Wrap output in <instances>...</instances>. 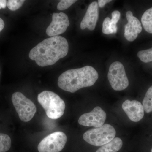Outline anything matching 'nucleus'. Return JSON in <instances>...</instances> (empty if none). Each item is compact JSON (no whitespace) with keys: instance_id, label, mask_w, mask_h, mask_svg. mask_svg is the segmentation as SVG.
Wrapping results in <instances>:
<instances>
[{"instance_id":"f257e3e1","label":"nucleus","mask_w":152,"mask_h":152,"mask_svg":"<svg viewBox=\"0 0 152 152\" xmlns=\"http://www.w3.org/2000/svg\"><path fill=\"white\" fill-rule=\"evenodd\" d=\"M69 51V44L66 38L58 36L45 39L33 48L29 57L41 67L54 64L64 58Z\"/></svg>"},{"instance_id":"f03ea898","label":"nucleus","mask_w":152,"mask_h":152,"mask_svg":"<svg viewBox=\"0 0 152 152\" xmlns=\"http://www.w3.org/2000/svg\"><path fill=\"white\" fill-rule=\"evenodd\" d=\"M98 78L99 74L94 68L86 66L64 72L58 79V85L61 89L74 93L82 88L92 86Z\"/></svg>"},{"instance_id":"7ed1b4c3","label":"nucleus","mask_w":152,"mask_h":152,"mask_svg":"<svg viewBox=\"0 0 152 152\" xmlns=\"http://www.w3.org/2000/svg\"><path fill=\"white\" fill-rule=\"evenodd\" d=\"M37 99L39 103L50 118L58 119L64 115L65 103L56 93L51 91H44L38 95Z\"/></svg>"},{"instance_id":"20e7f679","label":"nucleus","mask_w":152,"mask_h":152,"mask_svg":"<svg viewBox=\"0 0 152 152\" xmlns=\"http://www.w3.org/2000/svg\"><path fill=\"white\" fill-rule=\"evenodd\" d=\"M116 131L111 125L105 124L99 128L86 131L83 138L85 141L95 146H102L115 138Z\"/></svg>"},{"instance_id":"39448f33","label":"nucleus","mask_w":152,"mask_h":152,"mask_svg":"<svg viewBox=\"0 0 152 152\" xmlns=\"http://www.w3.org/2000/svg\"><path fill=\"white\" fill-rule=\"evenodd\" d=\"M11 100L21 121L28 122L33 118L37 112V108L32 101L20 92L13 93Z\"/></svg>"},{"instance_id":"423d86ee","label":"nucleus","mask_w":152,"mask_h":152,"mask_svg":"<svg viewBox=\"0 0 152 152\" xmlns=\"http://www.w3.org/2000/svg\"><path fill=\"white\" fill-rule=\"evenodd\" d=\"M108 79L112 88L115 91H123L129 86V80L124 67L120 62L112 63L109 68Z\"/></svg>"},{"instance_id":"0eeeda50","label":"nucleus","mask_w":152,"mask_h":152,"mask_svg":"<svg viewBox=\"0 0 152 152\" xmlns=\"http://www.w3.org/2000/svg\"><path fill=\"white\" fill-rule=\"evenodd\" d=\"M67 137L64 133L56 132L43 139L38 146L39 152H60L64 148Z\"/></svg>"},{"instance_id":"6e6552de","label":"nucleus","mask_w":152,"mask_h":152,"mask_svg":"<svg viewBox=\"0 0 152 152\" xmlns=\"http://www.w3.org/2000/svg\"><path fill=\"white\" fill-rule=\"evenodd\" d=\"M107 115L104 111L97 106L89 113L82 115L78 120L80 125L84 126L99 128L104 124Z\"/></svg>"},{"instance_id":"1a4fd4ad","label":"nucleus","mask_w":152,"mask_h":152,"mask_svg":"<svg viewBox=\"0 0 152 152\" xmlns=\"http://www.w3.org/2000/svg\"><path fill=\"white\" fill-rule=\"evenodd\" d=\"M69 25V18L66 14L54 13L52 21L46 29L47 35L53 37L61 34L66 31Z\"/></svg>"},{"instance_id":"9d476101","label":"nucleus","mask_w":152,"mask_h":152,"mask_svg":"<svg viewBox=\"0 0 152 152\" xmlns=\"http://www.w3.org/2000/svg\"><path fill=\"white\" fill-rule=\"evenodd\" d=\"M122 107L132 121L137 122L143 118L145 111L142 104L139 101L126 100L123 103Z\"/></svg>"},{"instance_id":"9b49d317","label":"nucleus","mask_w":152,"mask_h":152,"mask_svg":"<svg viewBox=\"0 0 152 152\" xmlns=\"http://www.w3.org/2000/svg\"><path fill=\"white\" fill-rule=\"evenodd\" d=\"M128 23L125 26L124 36L129 42H133L137 37L138 34L141 32V23L138 19L133 16L132 12L128 11L126 14Z\"/></svg>"},{"instance_id":"f8f14e48","label":"nucleus","mask_w":152,"mask_h":152,"mask_svg":"<svg viewBox=\"0 0 152 152\" xmlns=\"http://www.w3.org/2000/svg\"><path fill=\"white\" fill-rule=\"evenodd\" d=\"M99 7L97 2L94 1L90 4L87 9L83 18L81 22L80 28H87L90 31L94 30L99 18Z\"/></svg>"},{"instance_id":"ddd939ff","label":"nucleus","mask_w":152,"mask_h":152,"mask_svg":"<svg viewBox=\"0 0 152 152\" xmlns=\"http://www.w3.org/2000/svg\"><path fill=\"white\" fill-rule=\"evenodd\" d=\"M122 146L121 139L116 137L107 143L102 146L96 152H117L121 150Z\"/></svg>"},{"instance_id":"4468645a","label":"nucleus","mask_w":152,"mask_h":152,"mask_svg":"<svg viewBox=\"0 0 152 152\" xmlns=\"http://www.w3.org/2000/svg\"><path fill=\"white\" fill-rule=\"evenodd\" d=\"M141 22L144 29L152 34V7L147 10L142 17Z\"/></svg>"},{"instance_id":"2eb2a0df","label":"nucleus","mask_w":152,"mask_h":152,"mask_svg":"<svg viewBox=\"0 0 152 152\" xmlns=\"http://www.w3.org/2000/svg\"><path fill=\"white\" fill-rule=\"evenodd\" d=\"M116 24L109 17H107L103 23L102 32L107 35L116 33L118 29Z\"/></svg>"},{"instance_id":"dca6fc26","label":"nucleus","mask_w":152,"mask_h":152,"mask_svg":"<svg viewBox=\"0 0 152 152\" xmlns=\"http://www.w3.org/2000/svg\"><path fill=\"white\" fill-rule=\"evenodd\" d=\"M12 146V139L8 134L0 132V152H7Z\"/></svg>"},{"instance_id":"f3484780","label":"nucleus","mask_w":152,"mask_h":152,"mask_svg":"<svg viewBox=\"0 0 152 152\" xmlns=\"http://www.w3.org/2000/svg\"><path fill=\"white\" fill-rule=\"evenodd\" d=\"M142 104L147 113L152 112V86L147 91Z\"/></svg>"},{"instance_id":"a211bd4d","label":"nucleus","mask_w":152,"mask_h":152,"mask_svg":"<svg viewBox=\"0 0 152 152\" xmlns=\"http://www.w3.org/2000/svg\"><path fill=\"white\" fill-rule=\"evenodd\" d=\"M137 56L143 62L148 63L152 62V48L140 51L137 53Z\"/></svg>"},{"instance_id":"6ab92c4d","label":"nucleus","mask_w":152,"mask_h":152,"mask_svg":"<svg viewBox=\"0 0 152 152\" xmlns=\"http://www.w3.org/2000/svg\"><path fill=\"white\" fill-rule=\"evenodd\" d=\"M25 1L23 0H9L7 1V6L10 10L15 11L20 8Z\"/></svg>"},{"instance_id":"aec40b11","label":"nucleus","mask_w":152,"mask_h":152,"mask_svg":"<svg viewBox=\"0 0 152 152\" xmlns=\"http://www.w3.org/2000/svg\"><path fill=\"white\" fill-rule=\"evenodd\" d=\"M77 1L75 0H62L58 4L57 9L59 10H64L69 8L73 4Z\"/></svg>"},{"instance_id":"412c9836","label":"nucleus","mask_w":152,"mask_h":152,"mask_svg":"<svg viewBox=\"0 0 152 152\" xmlns=\"http://www.w3.org/2000/svg\"><path fill=\"white\" fill-rule=\"evenodd\" d=\"M121 17V13L118 11H114L112 14V19L113 21L115 23H118L119 20Z\"/></svg>"},{"instance_id":"4be33fe9","label":"nucleus","mask_w":152,"mask_h":152,"mask_svg":"<svg viewBox=\"0 0 152 152\" xmlns=\"http://www.w3.org/2000/svg\"><path fill=\"white\" fill-rule=\"evenodd\" d=\"M111 0H99L98 1V6L100 8H103L107 3L111 1Z\"/></svg>"},{"instance_id":"5701e85b","label":"nucleus","mask_w":152,"mask_h":152,"mask_svg":"<svg viewBox=\"0 0 152 152\" xmlns=\"http://www.w3.org/2000/svg\"><path fill=\"white\" fill-rule=\"evenodd\" d=\"M7 1L6 0H0V10L6 8Z\"/></svg>"},{"instance_id":"b1692460","label":"nucleus","mask_w":152,"mask_h":152,"mask_svg":"<svg viewBox=\"0 0 152 152\" xmlns=\"http://www.w3.org/2000/svg\"><path fill=\"white\" fill-rule=\"evenodd\" d=\"M5 23L2 19L0 18V32L2 31L4 27Z\"/></svg>"},{"instance_id":"393cba45","label":"nucleus","mask_w":152,"mask_h":152,"mask_svg":"<svg viewBox=\"0 0 152 152\" xmlns=\"http://www.w3.org/2000/svg\"><path fill=\"white\" fill-rule=\"evenodd\" d=\"M151 152H152V148L151 149Z\"/></svg>"},{"instance_id":"a878e982","label":"nucleus","mask_w":152,"mask_h":152,"mask_svg":"<svg viewBox=\"0 0 152 152\" xmlns=\"http://www.w3.org/2000/svg\"><path fill=\"white\" fill-rule=\"evenodd\" d=\"M0 74H1V72H0Z\"/></svg>"}]
</instances>
